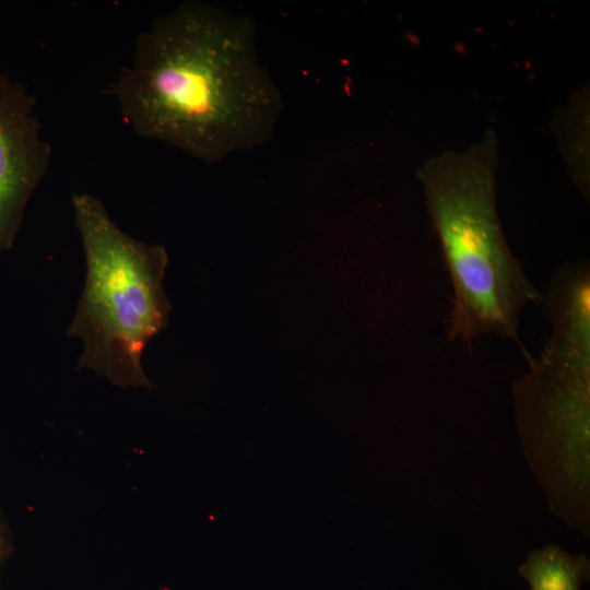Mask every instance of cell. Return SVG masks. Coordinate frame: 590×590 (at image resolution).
Returning a JSON list of instances; mask_svg holds the SVG:
<instances>
[{"label":"cell","instance_id":"obj_1","mask_svg":"<svg viewBox=\"0 0 590 590\" xmlns=\"http://www.w3.org/2000/svg\"><path fill=\"white\" fill-rule=\"evenodd\" d=\"M256 31L250 17L200 0L157 16L113 85L126 123L208 165L270 141L284 103Z\"/></svg>","mask_w":590,"mask_h":590},{"label":"cell","instance_id":"obj_2","mask_svg":"<svg viewBox=\"0 0 590 590\" xmlns=\"http://www.w3.org/2000/svg\"><path fill=\"white\" fill-rule=\"evenodd\" d=\"M497 156V138L487 131L463 151L430 157L417 172L452 283L455 339L494 333L518 340L520 314L540 296L499 223Z\"/></svg>","mask_w":590,"mask_h":590},{"label":"cell","instance_id":"obj_3","mask_svg":"<svg viewBox=\"0 0 590 590\" xmlns=\"http://www.w3.org/2000/svg\"><path fill=\"white\" fill-rule=\"evenodd\" d=\"M71 201L86 267L66 332L82 343L76 369L93 370L117 387L151 389L142 355L172 312L164 288L167 252L121 231L95 196L76 192Z\"/></svg>","mask_w":590,"mask_h":590},{"label":"cell","instance_id":"obj_4","mask_svg":"<svg viewBox=\"0 0 590 590\" xmlns=\"http://www.w3.org/2000/svg\"><path fill=\"white\" fill-rule=\"evenodd\" d=\"M51 160L43 138L35 99L0 71V252L21 228L24 211Z\"/></svg>","mask_w":590,"mask_h":590},{"label":"cell","instance_id":"obj_5","mask_svg":"<svg viewBox=\"0 0 590 590\" xmlns=\"http://www.w3.org/2000/svg\"><path fill=\"white\" fill-rule=\"evenodd\" d=\"M519 573L531 590H581L590 576V562L583 554L575 556L546 545L531 552Z\"/></svg>","mask_w":590,"mask_h":590},{"label":"cell","instance_id":"obj_6","mask_svg":"<svg viewBox=\"0 0 590 590\" xmlns=\"http://www.w3.org/2000/svg\"><path fill=\"white\" fill-rule=\"evenodd\" d=\"M3 553H4L3 542H2L1 533H0V564H1V560L3 558Z\"/></svg>","mask_w":590,"mask_h":590}]
</instances>
